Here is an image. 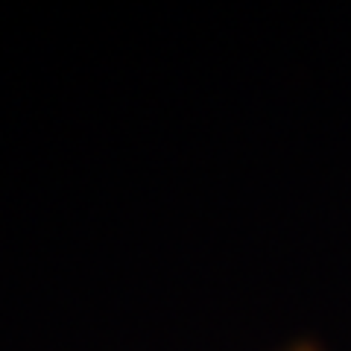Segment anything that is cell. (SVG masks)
<instances>
[{"label":"cell","instance_id":"cell-1","mask_svg":"<svg viewBox=\"0 0 351 351\" xmlns=\"http://www.w3.org/2000/svg\"><path fill=\"white\" fill-rule=\"evenodd\" d=\"M284 351H322V346L311 343V339H302V343H293V346H287Z\"/></svg>","mask_w":351,"mask_h":351}]
</instances>
